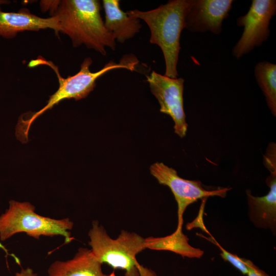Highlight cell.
<instances>
[{"label": "cell", "instance_id": "6", "mask_svg": "<svg viewBox=\"0 0 276 276\" xmlns=\"http://www.w3.org/2000/svg\"><path fill=\"white\" fill-rule=\"evenodd\" d=\"M151 174L160 185L168 186L172 191L177 203V226H182L183 215L187 208L200 199L212 196L224 198L231 188H218L206 190L200 181L183 179L177 171L163 163H155L150 167Z\"/></svg>", "mask_w": 276, "mask_h": 276}, {"label": "cell", "instance_id": "12", "mask_svg": "<svg viewBox=\"0 0 276 276\" xmlns=\"http://www.w3.org/2000/svg\"><path fill=\"white\" fill-rule=\"evenodd\" d=\"M102 264L90 249L80 247L72 258L52 263L48 276H116L114 271L103 273Z\"/></svg>", "mask_w": 276, "mask_h": 276}, {"label": "cell", "instance_id": "7", "mask_svg": "<svg viewBox=\"0 0 276 276\" xmlns=\"http://www.w3.org/2000/svg\"><path fill=\"white\" fill-rule=\"evenodd\" d=\"M276 13V1L253 0L248 12L237 19L239 27H243L242 36L233 49V55L239 59L260 46L270 34L269 26Z\"/></svg>", "mask_w": 276, "mask_h": 276}, {"label": "cell", "instance_id": "14", "mask_svg": "<svg viewBox=\"0 0 276 276\" xmlns=\"http://www.w3.org/2000/svg\"><path fill=\"white\" fill-rule=\"evenodd\" d=\"M182 226H177L171 234L162 237H149L145 238V247L155 250H167L180 255L183 258H201L204 251L189 243V238L182 233Z\"/></svg>", "mask_w": 276, "mask_h": 276}, {"label": "cell", "instance_id": "1", "mask_svg": "<svg viewBox=\"0 0 276 276\" xmlns=\"http://www.w3.org/2000/svg\"><path fill=\"white\" fill-rule=\"evenodd\" d=\"M45 2H42L58 20L59 32L67 35L74 47L84 44L103 56L106 55V47L115 50L116 40L105 27L99 1Z\"/></svg>", "mask_w": 276, "mask_h": 276}, {"label": "cell", "instance_id": "16", "mask_svg": "<svg viewBox=\"0 0 276 276\" xmlns=\"http://www.w3.org/2000/svg\"><path fill=\"white\" fill-rule=\"evenodd\" d=\"M211 241L217 245L221 250L220 256L224 261L231 263L243 274H247L248 268L246 263L247 259L239 257L236 254H232L224 249L213 238Z\"/></svg>", "mask_w": 276, "mask_h": 276}, {"label": "cell", "instance_id": "5", "mask_svg": "<svg viewBox=\"0 0 276 276\" xmlns=\"http://www.w3.org/2000/svg\"><path fill=\"white\" fill-rule=\"evenodd\" d=\"M29 202L11 200L9 206L0 215V240L6 241L19 233L38 239L41 236H61L64 243L73 239L71 231L73 222L68 218L54 219L38 214Z\"/></svg>", "mask_w": 276, "mask_h": 276}, {"label": "cell", "instance_id": "19", "mask_svg": "<svg viewBox=\"0 0 276 276\" xmlns=\"http://www.w3.org/2000/svg\"><path fill=\"white\" fill-rule=\"evenodd\" d=\"M6 3H7V2L5 1H0V6L2 4H6Z\"/></svg>", "mask_w": 276, "mask_h": 276}, {"label": "cell", "instance_id": "3", "mask_svg": "<svg viewBox=\"0 0 276 276\" xmlns=\"http://www.w3.org/2000/svg\"><path fill=\"white\" fill-rule=\"evenodd\" d=\"M191 3L192 0H170L153 10L127 12L147 24L151 33L150 42L159 46L163 53L166 64L164 75L172 79L177 78L180 34L185 28L186 17Z\"/></svg>", "mask_w": 276, "mask_h": 276}, {"label": "cell", "instance_id": "10", "mask_svg": "<svg viewBox=\"0 0 276 276\" xmlns=\"http://www.w3.org/2000/svg\"><path fill=\"white\" fill-rule=\"evenodd\" d=\"M233 0H192L186 15L185 28L193 32L210 31L219 34L228 16Z\"/></svg>", "mask_w": 276, "mask_h": 276}, {"label": "cell", "instance_id": "4", "mask_svg": "<svg viewBox=\"0 0 276 276\" xmlns=\"http://www.w3.org/2000/svg\"><path fill=\"white\" fill-rule=\"evenodd\" d=\"M88 235L90 249L102 264L124 270L125 276H157L136 260V255L146 248L145 238L136 233L122 230L112 239L103 226L94 220Z\"/></svg>", "mask_w": 276, "mask_h": 276}, {"label": "cell", "instance_id": "9", "mask_svg": "<svg viewBox=\"0 0 276 276\" xmlns=\"http://www.w3.org/2000/svg\"><path fill=\"white\" fill-rule=\"evenodd\" d=\"M265 167L269 171L266 183L270 190L262 197L253 196L251 191L246 190L248 216L250 221L257 227L269 229L276 234V150L268 148L263 155Z\"/></svg>", "mask_w": 276, "mask_h": 276}, {"label": "cell", "instance_id": "2", "mask_svg": "<svg viewBox=\"0 0 276 276\" xmlns=\"http://www.w3.org/2000/svg\"><path fill=\"white\" fill-rule=\"evenodd\" d=\"M92 62L90 57L85 58L80 65V70L76 74L64 78L60 75L58 67L51 61L39 58L30 62V67L45 64L51 67L56 74L59 87L57 91L50 96L47 104L40 110L35 112L26 113L19 118L15 131L18 140L23 143L28 142V132L31 125L47 110L52 109L54 106L65 99L73 98L77 101L86 98L94 90L97 80L103 75L117 68H123L133 71L138 61L133 58L122 59L118 63L110 61L102 69L96 72L90 71Z\"/></svg>", "mask_w": 276, "mask_h": 276}, {"label": "cell", "instance_id": "13", "mask_svg": "<svg viewBox=\"0 0 276 276\" xmlns=\"http://www.w3.org/2000/svg\"><path fill=\"white\" fill-rule=\"evenodd\" d=\"M105 14L104 25L115 40L124 43L138 33L142 25L139 19L124 12L120 7L119 0H103Z\"/></svg>", "mask_w": 276, "mask_h": 276}, {"label": "cell", "instance_id": "8", "mask_svg": "<svg viewBox=\"0 0 276 276\" xmlns=\"http://www.w3.org/2000/svg\"><path fill=\"white\" fill-rule=\"evenodd\" d=\"M150 90L158 101L160 111L169 115L174 122V132L185 136L188 129L183 109V83L182 78L172 79L153 71L147 76Z\"/></svg>", "mask_w": 276, "mask_h": 276}, {"label": "cell", "instance_id": "11", "mask_svg": "<svg viewBox=\"0 0 276 276\" xmlns=\"http://www.w3.org/2000/svg\"><path fill=\"white\" fill-rule=\"evenodd\" d=\"M46 29H52L58 34L60 28L55 17H40L27 9L18 12H6L0 10V37L12 38L21 32Z\"/></svg>", "mask_w": 276, "mask_h": 276}, {"label": "cell", "instance_id": "15", "mask_svg": "<svg viewBox=\"0 0 276 276\" xmlns=\"http://www.w3.org/2000/svg\"><path fill=\"white\" fill-rule=\"evenodd\" d=\"M255 76L271 112L276 116V65L264 61L258 63Z\"/></svg>", "mask_w": 276, "mask_h": 276}, {"label": "cell", "instance_id": "17", "mask_svg": "<svg viewBox=\"0 0 276 276\" xmlns=\"http://www.w3.org/2000/svg\"><path fill=\"white\" fill-rule=\"evenodd\" d=\"M248 268L247 276H269L263 270L260 269L250 260H246Z\"/></svg>", "mask_w": 276, "mask_h": 276}, {"label": "cell", "instance_id": "18", "mask_svg": "<svg viewBox=\"0 0 276 276\" xmlns=\"http://www.w3.org/2000/svg\"><path fill=\"white\" fill-rule=\"evenodd\" d=\"M13 276H38L31 268L28 267L22 268L21 270L16 272Z\"/></svg>", "mask_w": 276, "mask_h": 276}]
</instances>
